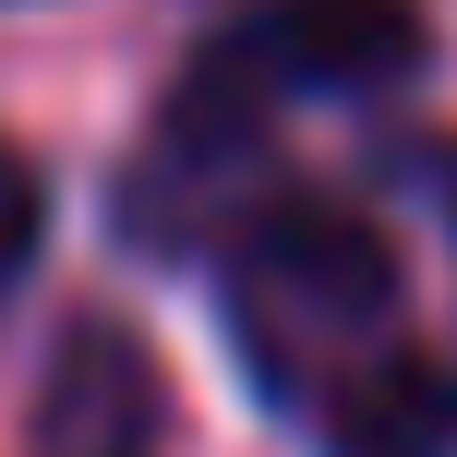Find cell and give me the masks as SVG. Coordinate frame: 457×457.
Here are the masks:
<instances>
[{"mask_svg":"<svg viewBox=\"0 0 457 457\" xmlns=\"http://www.w3.org/2000/svg\"><path fill=\"white\" fill-rule=\"evenodd\" d=\"M157 361L133 325H72L48 349V397H37V445L48 457H145L157 445Z\"/></svg>","mask_w":457,"mask_h":457,"instance_id":"4","label":"cell"},{"mask_svg":"<svg viewBox=\"0 0 457 457\" xmlns=\"http://www.w3.org/2000/svg\"><path fill=\"white\" fill-rule=\"evenodd\" d=\"M37 241H48V181H37V157L0 133V289L37 265Z\"/></svg>","mask_w":457,"mask_h":457,"instance_id":"5","label":"cell"},{"mask_svg":"<svg viewBox=\"0 0 457 457\" xmlns=\"http://www.w3.org/2000/svg\"><path fill=\"white\" fill-rule=\"evenodd\" d=\"M434 61V24L421 0H253L241 24H217L193 48V72L169 85V109L205 120V133L277 145L289 109H361V96H397Z\"/></svg>","mask_w":457,"mask_h":457,"instance_id":"2","label":"cell"},{"mask_svg":"<svg viewBox=\"0 0 457 457\" xmlns=\"http://www.w3.org/2000/svg\"><path fill=\"white\" fill-rule=\"evenodd\" d=\"M397 193H410V205H434V228L457 241V133H421V145H397Z\"/></svg>","mask_w":457,"mask_h":457,"instance_id":"6","label":"cell"},{"mask_svg":"<svg viewBox=\"0 0 457 457\" xmlns=\"http://www.w3.org/2000/svg\"><path fill=\"white\" fill-rule=\"evenodd\" d=\"M217 313L265 410H313L349 361L410 337V277L397 241L337 193H265L217 228Z\"/></svg>","mask_w":457,"mask_h":457,"instance_id":"1","label":"cell"},{"mask_svg":"<svg viewBox=\"0 0 457 457\" xmlns=\"http://www.w3.org/2000/svg\"><path fill=\"white\" fill-rule=\"evenodd\" d=\"M301 421H313L325 457H457V373L421 337H386L373 361H349Z\"/></svg>","mask_w":457,"mask_h":457,"instance_id":"3","label":"cell"}]
</instances>
